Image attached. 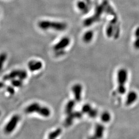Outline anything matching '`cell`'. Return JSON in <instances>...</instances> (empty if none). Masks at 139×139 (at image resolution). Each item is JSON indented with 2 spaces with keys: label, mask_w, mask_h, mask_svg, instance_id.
<instances>
[{
  "label": "cell",
  "mask_w": 139,
  "mask_h": 139,
  "mask_svg": "<svg viewBox=\"0 0 139 139\" xmlns=\"http://www.w3.org/2000/svg\"><path fill=\"white\" fill-rule=\"evenodd\" d=\"M128 78L127 70L122 68L119 69L117 74V81L118 84L117 90L121 95H124L126 91V84Z\"/></svg>",
  "instance_id": "6da1fadb"
},
{
  "label": "cell",
  "mask_w": 139,
  "mask_h": 139,
  "mask_svg": "<svg viewBox=\"0 0 139 139\" xmlns=\"http://www.w3.org/2000/svg\"><path fill=\"white\" fill-rule=\"evenodd\" d=\"M38 27L43 30L52 29L58 31H63L67 28V25L64 22L42 20L38 23Z\"/></svg>",
  "instance_id": "7a4b0ae2"
},
{
  "label": "cell",
  "mask_w": 139,
  "mask_h": 139,
  "mask_svg": "<svg viewBox=\"0 0 139 139\" xmlns=\"http://www.w3.org/2000/svg\"><path fill=\"white\" fill-rule=\"evenodd\" d=\"M25 112L27 113H37L44 117H48L51 115L50 109L46 107H42L37 103H34L28 105L25 109Z\"/></svg>",
  "instance_id": "3957f363"
},
{
  "label": "cell",
  "mask_w": 139,
  "mask_h": 139,
  "mask_svg": "<svg viewBox=\"0 0 139 139\" xmlns=\"http://www.w3.org/2000/svg\"><path fill=\"white\" fill-rule=\"evenodd\" d=\"M20 120V117L18 115H14L12 117L10 120L5 126L4 131L7 134H10L12 132L16 127Z\"/></svg>",
  "instance_id": "277c9868"
},
{
  "label": "cell",
  "mask_w": 139,
  "mask_h": 139,
  "mask_svg": "<svg viewBox=\"0 0 139 139\" xmlns=\"http://www.w3.org/2000/svg\"><path fill=\"white\" fill-rule=\"evenodd\" d=\"M138 98V95L136 92L134 91L129 92L126 99V105L127 106L132 105L137 100Z\"/></svg>",
  "instance_id": "5b68a950"
},
{
  "label": "cell",
  "mask_w": 139,
  "mask_h": 139,
  "mask_svg": "<svg viewBox=\"0 0 139 139\" xmlns=\"http://www.w3.org/2000/svg\"><path fill=\"white\" fill-rule=\"evenodd\" d=\"M70 40L69 38L65 37L63 38L58 43L54 45V49L56 51L63 50L67 47L70 44Z\"/></svg>",
  "instance_id": "8992f818"
},
{
  "label": "cell",
  "mask_w": 139,
  "mask_h": 139,
  "mask_svg": "<svg viewBox=\"0 0 139 139\" xmlns=\"http://www.w3.org/2000/svg\"><path fill=\"white\" fill-rule=\"evenodd\" d=\"M72 91L74 94L75 100L77 102H80L81 99V93L82 87L81 84H77L72 87Z\"/></svg>",
  "instance_id": "52a82bcc"
},
{
  "label": "cell",
  "mask_w": 139,
  "mask_h": 139,
  "mask_svg": "<svg viewBox=\"0 0 139 139\" xmlns=\"http://www.w3.org/2000/svg\"><path fill=\"white\" fill-rule=\"evenodd\" d=\"M43 64L41 61H31L28 64V68L31 72H35L40 70L42 68Z\"/></svg>",
  "instance_id": "ba28073f"
},
{
  "label": "cell",
  "mask_w": 139,
  "mask_h": 139,
  "mask_svg": "<svg viewBox=\"0 0 139 139\" xmlns=\"http://www.w3.org/2000/svg\"><path fill=\"white\" fill-rule=\"evenodd\" d=\"M105 131V128L104 126L100 124H97L95 126V129L94 137L95 138H101L104 136Z\"/></svg>",
  "instance_id": "9c48e42d"
},
{
  "label": "cell",
  "mask_w": 139,
  "mask_h": 139,
  "mask_svg": "<svg viewBox=\"0 0 139 139\" xmlns=\"http://www.w3.org/2000/svg\"><path fill=\"white\" fill-rule=\"evenodd\" d=\"M77 7L78 9L81 10L83 14H86L88 13L91 8L85 1L79 0L77 3Z\"/></svg>",
  "instance_id": "30bf717a"
},
{
  "label": "cell",
  "mask_w": 139,
  "mask_h": 139,
  "mask_svg": "<svg viewBox=\"0 0 139 139\" xmlns=\"http://www.w3.org/2000/svg\"><path fill=\"white\" fill-rule=\"evenodd\" d=\"M20 70H15L10 72V73L5 75L3 77L4 81H11L16 78H18Z\"/></svg>",
  "instance_id": "8fae6325"
},
{
  "label": "cell",
  "mask_w": 139,
  "mask_h": 139,
  "mask_svg": "<svg viewBox=\"0 0 139 139\" xmlns=\"http://www.w3.org/2000/svg\"><path fill=\"white\" fill-rule=\"evenodd\" d=\"M75 105V101L73 100H69L66 105L65 109V113L68 115L73 112V109Z\"/></svg>",
  "instance_id": "7c38bea8"
},
{
  "label": "cell",
  "mask_w": 139,
  "mask_h": 139,
  "mask_svg": "<svg viewBox=\"0 0 139 139\" xmlns=\"http://www.w3.org/2000/svg\"><path fill=\"white\" fill-rule=\"evenodd\" d=\"M94 37V33L92 31H88L86 32L83 37V40L85 43H88L90 42Z\"/></svg>",
  "instance_id": "4fadbf2b"
},
{
  "label": "cell",
  "mask_w": 139,
  "mask_h": 139,
  "mask_svg": "<svg viewBox=\"0 0 139 139\" xmlns=\"http://www.w3.org/2000/svg\"><path fill=\"white\" fill-rule=\"evenodd\" d=\"M111 115L107 111H105L102 113L100 116V119L103 122L108 123L111 120Z\"/></svg>",
  "instance_id": "5bb4252c"
},
{
  "label": "cell",
  "mask_w": 139,
  "mask_h": 139,
  "mask_svg": "<svg viewBox=\"0 0 139 139\" xmlns=\"http://www.w3.org/2000/svg\"><path fill=\"white\" fill-rule=\"evenodd\" d=\"M135 40L133 43L134 48L136 50H139V27L136 28L135 32Z\"/></svg>",
  "instance_id": "9a60e30c"
},
{
  "label": "cell",
  "mask_w": 139,
  "mask_h": 139,
  "mask_svg": "<svg viewBox=\"0 0 139 139\" xmlns=\"http://www.w3.org/2000/svg\"><path fill=\"white\" fill-rule=\"evenodd\" d=\"M75 118L73 112H72L71 113L68 114L66 119L65 120V125L67 126H69L71 125L73 121V120Z\"/></svg>",
  "instance_id": "2e32d148"
},
{
  "label": "cell",
  "mask_w": 139,
  "mask_h": 139,
  "mask_svg": "<svg viewBox=\"0 0 139 139\" xmlns=\"http://www.w3.org/2000/svg\"><path fill=\"white\" fill-rule=\"evenodd\" d=\"M62 133V129L60 128H59L54 131L51 132L48 135V138L49 139H54L57 138L60 136Z\"/></svg>",
  "instance_id": "e0dca14e"
},
{
  "label": "cell",
  "mask_w": 139,
  "mask_h": 139,
  "mask_svg": "<svg viewBox=\"0 0 139 139\" xmlns=\"http://www.w3.org/2000/svg\"><path fill=\"white\" fill-rule=\"evenodd\" d=\"M11 83L12 86L15 87H20L22 86L23 81L20 79H14L11 81Z\"/></svg>",
  "instance_id": "ac0fdd59"
},
{
  "label": "cell",
  "mask_w": 139,
  "mask_h": 139,
  "mask_svg": "<svg viewBox=\"0 0 139 139\" xmlns=\"http://www.w3.org/2000/svg\"><path fill=\"white\" fill-rule=\"evenodd\" d=\"M92 109V106L89 104H86L83 105L82 107L81 111L83 113H87L88 114L91 109Z\"/></svg>",
  "instance_id": "d6986e66"
},
{
  "label": "cell",
  "mask_w": 139,
  "mask_h": 139,
  "mask_svg": "<svg viewBox=\"0 0 139 139\" xmlns=\"http://www.w3.org/2000/svg\"><path fill=\"white\" fill-rule=\"evenodd\" d=\"M27 72L25 70H20L19 75L18 76V78L23 81L27 78Z\"/></svg>",
  "instance_id": "ffe728a7"
},
{
  "label": "cell",
  "mask_w": 139,
  "mask_h": 139,
  "mask_svg": "<svg viewBox=\"0 0 139 139\" xmlns=\"http://www.w3.org/2000/svg\"><path fill=\"white\" fill-rule=\"evenodd\" d=\"M98 111L97 109H91V110L89 112L88 114V116L91 118H95L96 117V116L98 115Z\"/></svg>",
  "instance_id": "44dd1931"
},
{
  "label": "cell",
  "mask_w": 139,
  "mask_h": 139,
  "mask_svg": "<svg viewBox=\"0 0 139 139\" xmlns=\"http://www.w3.org/2000/svg\"><path fill=\"white\" fill-rule=\"evenodd\" d=\"M7 55L5 53H2L0 55V64H1V68H2L4 62L6 61L7 59Z\"/></svg>",
  "instance_id": "7402d4cb"
},
{
  "label": "cell",
  "mask_w": 139,
  "mask_h": 139,
  "mask_svg": "<svg viewBox=\"0 0 139 139\" xmlns=\"http://www.w3.org/2000/svg\"><path fill=\"white\" fill-rule=\"evenodd\" d=\"M12 86H8L7 88V92L10 94V95H14L15 92V90L14 87Z\"/></svg>",
  "instance_id": "603a6c76"
},
{
  "label": "cell",
  "mask_w": 139,
  "mask_h": 139,
  "mask_svg": "<svg viewBox=\"0 0 139 139\" xmlns=\"http://www.w3.org/2000/svg\"><path fill=\"white\" fill-rule=\"evenodd\" d=\"M84 1L86 3L88 4V6L90 7L91 8L92 6V3L91 0H84Z\"/></svg>",
  "instance_id": "cb8c5ba5"
},
{
  "label": "cell",
  "mask_w": 139,
  "mask_h": 139,
  "mask_svg": "<svg viewBox=\"0 0 139 139\" xmlns=\"http://www.w3.org/2000/svg\"><path fill=\"white\" fill-rule=\"evenodd\" d=\"M4 86H5V85H4V83H3L2 82H1V83H0V87H1V88H2Z\"/></svg>",
  "instance_id": "d4e9b609"
}]
</instances>
